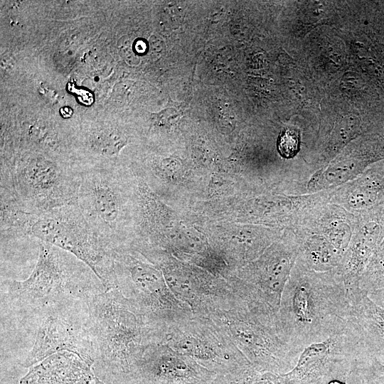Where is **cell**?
I'll list each match as a JSON object with an SVG mask.
<instances>
[{
	"label": "cell",
	"instance_id": "obj_15",
	"mask_svg": "<svg viewBox=\"0 0 384 384\" xmlns=\"http://www.w3.org/2000/svg\"><path fill=\"white\" fill-rule=\"evenodd\" d=\"M92 366L75 353L58 351L28 368L19 384H92Z\"/></svg>",
	"mask_w": 384,
	"mask_h": 384
},
{
	"label": "cell",
	"instance_id": "obj_14",
	"mask_svg": "<svg viewBox=\"0 0 384 384\" xmlns=\"http://www.w3.org/2000/svg\"><path fill=\"white\" fill-rule=\"evenodd\" d=\"M217 374L159 343L142 345L124 384H210Z\"/></svg>",
	"mask_w": 384,
	"mask_h": 384
},
{
	"label": "cell",
	"instance_id": "obj_22",
	"mask_svg": "<svg viewBox=\"0 0 384 384\" xmlns=\"http://www.w3.org/2000/svg\"><path fill=\"white\" fill-rule=\"evenodd\" d=\"M253 384H280L277 374L272 373H260Z\"/></svg>",
	"mask_w": 384,
	"mask_h": 384
},
{
	"label": "cell",
	"instance_id": "obj_6",
	"mask_svg": "<svg viewBox=\"0 0 384 384\" xmlns=\"http://www.w3.org/2000/svg\"><path fill=\"white\" fill-rule=\"evenodd\" d=\"M260 373L284 374L295 366L301 353L282 336L278 316L238 297L229 308L209 316Z\"/></svg>",
	"mask_w": 384,
	"mask_h": 384
},
{
	"label": "cell",
	"instance_id": "obj_3",
	"mask_svg": "<svg viewBox=\"0 0 384 384\" xmlns=\"http://www.w3.org/2000/svg\"><path fill=\"white\" fill-rule=\"evenodd\" d=\"M105 289L94 272L70 253L39 242L36 265L25 280L1 282V304L17 317L58 303L84 300Z\"/></svg>",
	"mask_w": 384,
	"mask_h": 384
},
{
	"label": "cell",
	"instance_id": "obj_25",
	"mask_svg": "<svg viewBox=\"0 0 384 384\" xmlns=\"http://www.w3.org/2000/svg\"><path fill=\"white\" fill-rule=\"evenodd\" d=\"M92 384H107V383H105L104 382L100 380L97 377H95V379L94 382L92 383Z\"/></svg>",
	"mask_w": 384,
	"mask_h": 384
},
{
	"label": "cell",
	"instance_id": "obj_24",
	"mask_svg": "<svg viewBox=\"0 0 384 384\" xmlns=\"http://www.w3.org/2000/svg\"><path fill=\"white\" fill-rule=\"evenodd\" d=\"M327 384H346V382L343 380L334 379L330 380Z\"/></svg>",
	"mask_w": 384,
	"mask_h": 384
},
{
	"label": "cell",
	"instance_id": "obj_17",
	"mask_svg": "<svg viewBox=\"0 0 384 384\" xmlns=\"http://www.w3.org/2000/svg\"><path fill=\"white\" fill-rule=\"evenodd\" d=\"M304 262L306 267L316 271H327L336 267L341 254L331 242L324 240H313L304 247Z\"/></svg>",
	"mask_w": 384,
	"mask_h": 384
},
{
	"label": "cell",
	"instance_id": "obj_19",
	"mask_svg": "<svg viewBox=\"0 0 384 384\" xmlns=\"http://www.w3.org/2000/svg\"><path fill=\"white\" fill-rule=\"evenodd\" d=\"M260 375L251 366L236 373L217 374L210 384H253Z\"/></svg>",
	"mask_w": 384,
	"mask_h": 384
},
{
	"label": "cell",
	"instance_id": "obj_11",
	"mask_svg": "<svg viewBox=\"0 0 384 384\" xmlns=\"http://www.w3.org/2000/svg\"><path fill=\"white\" fill-rule=\"evenodd\" d=\"M369 355L352 324L301 352L292 370L278 375L280 384H327L357 375L358 361Z\"/></svg>",
	"mask_w": 384,
	"mask_h": 384
},
{
	"label": "cell",
	"instance_id": "obj_2",
	"mask_svg": "<svg viewBox=\"0 0 384 384\" xmlns=\"http://www.w3.org/2000/svg\"><path fill=\"white\" fill-rule=\"evenodd\" d=\"M1 240L30 237L68 252L85 264L105 290L117 288L114 250L93 232L76 204L41 213L1 208Z\"/></svg>",
	"mask_w": 384,
	"mask_h": 384
},
{
	"label": "cell",
	"instance_id": "obj_20",
	"mask_svg": "<svg viewBox=\"0 0 384 384\" xmlns=\"http://www.w3.org/2000/svg\"><path fill=\"white\" fill-rule=\"evenodd\" d=\"M299 147V134L292 129H284L277 139V150L284 158H292L298 151Z\"/></svg>",
	"mask_w": 384,
	"mask_h": 384
},
{
	"label": "cell",
	"instance_id": "obj_23",
	"mask_svg": "<svg viewBox=\"0 0 384 384\" xmlns=\"http://www.w3.org/2000/svg\"><path fill=\"white\" fill-rule=\"evenodd\" d=\"M368 296L374 303L384 309V287L369 292Z\"/></svg>",
	"mask_w": 384,
	"mask_h": 384
},
{
	"label": "cell",
	"instance_id": "obj_5",
	"mask_svg": "<svg viewBox=\"0 0 384 384\" xmlns=\"http://www.w3.org/2000/svg\"><path fill=\"white\" fill-rule=\"evenodd\" d=\"M87 304L96 361L124 384L145 343L144 321L119 288L93 294Z\"/></svg>",
	"mask_w": 384,
	"mask_h": 384
},
{
	"label": "cell",
	"instance_id": "obj_1",
	"mask_svg": "<svg viewBox=\"0 0 384 384\" xmlns=\"http://www.w3.org/2000/svg\"><path fill=\"white\" fill-rule=\"evenodd\" d=\"M351 304L340 273L318 272L302 262L293 267L278 314L279 332L302 352L345 329Z\"/></svg>",
	"mask_w": 384,
	"mask_h": 384
},
{
	"label": "cell",
	"instance_id": "obj_13",
	"mask_svg": "<svg viewBox=\"0 0 384 384\" xmlns=\"http://www.w3.org/2000/svg\"><path fill=\"white\" fill-rule=\"evenodd\" d=\"M146 257L160 267L174 295L195 315L209 317L229 308L238 299L228 282L170 262L157 252H150Z\"/></svg>",
	"mask_w": 384,
	"mask_h": 384
},
{
	"label": "cell",
	"instance_id": "obj_18",
	"mask_svg": "<svg viewBox=\"0 0 384 384\" xmlns=\"http://www.w3.org/2000/svg\"><path fill=\"white\" fill-rule=\"evenodd\" d=\"M357 375L368 384H384V365L368 355L359 360Z\"/></svg>",
	"mask_w": 384,
	"mask_h": 384
},
{
	"label": "cell",
	"instance_id": "obj_8",
	"mask_svg": "<svg viewBox=\"0 0 384 384\" xmlns=\"http://www.w3.org/2000/svg\"><path fill=\"white\" fill-rule=\"evenodd\" d=\"M114 270L117 288L142 317L146 336L193 315L191 308L174 295L160 271L129 250L115 252Z\"/></svg>",
	"mask_w": 384,
	"mask_h": 384
},
{
	"label": "cell",
	"instance_id": "obj_4",
	"mask_svg": "<svg viewBox=\"0 0 384 384\" xmlns=\"http://www.w3.org/2000/svg\"><path fill=\"white\" fill-rule=\"evenodd\" d=\"M35 151L1 158V206L41 213L75 204L78 167L60 156Z\"/></svg>",
	"mask_w": 384,
	"mask_h": 384
},
{
	"label": "cell",
	"instance_id": "obj_26",
	"mask_svg": "<svg viewBox=\"0 0 384 384\" xmlns=\"http://www.w3.org/2000/svg\"><path fill=\"white\" fill-rule=\"evenodd\" d=\"M360 384H368V383L363 379H361V383Z\"/></svg>",
	"mask_w": 384,
	"mask_h": 384
},
{
	"label": "cell",
	"instance_id": "obj_21",
	"mask_svg": "<svg viewBox=\"0 0 384 384\" xmlns=\"http://www.w3.org/2000/svg\"><path fill=\"white\" fill-rule=\"evenodd\" d=\"M351 203L355 207H364L370 205L375 198L373 191L370 190L358 191L351 196Z\"/></svg>",
	"mask_w": 384,
	"mask_h": 384
},
{
	"label": "cell",
	"instance_id": "obj_12",
	"mask_svg": "<svg viewBox=\"0 0 384 384\" xmlns=\"http://www.w3.org/2000/svg\"><path fill=\"white\" fill-rule=\"evenodd\" d=\"M295 258L294 250L278 246L228 282L235 295L242 301L278 315L282 293Z\"/></svg>",
	"mask_w": 384,
	"mask_h": 384
},
{
	"label": "cell",
	"instance_id": "obj_16",
	"mask_svg": "<svg viewBox=\"0 0 384 384\" xmlns=\"http://www.w3.org/2000/svg\"><path fill=\"white\" fill-rule=\"evenodd\" d=\"M348 321L369 356L384 365V309L374 303L362 290L348 297Z\"/></svg>",
	"mask_w": 384,
	"mask_h": 384
},
{
	"label": "cell",
	"instance_id": "obj_9",
	"mask_svg": "<svg viewBox=\"0 0 384 384\" xmlns=\"http://www.w3.org/2000/svg\"><path fill=\"white\" fill-rule=\"evenodd\" d=\"M75 204L108 247L127 249L128 193L119 168L80 170Z\"/></svg>",
	"mask_w": 384,
	"mask_h": 384
},
{
	"label": "cell",
	"instance_id": "obj_7",
	"mask_svg": "<svg viewBox=\"0 0 384 384\" xmlns=\"http://www.w3.org/2000/svg\"><path fill=\"white\" fill-rule=\"evenodd\" d=\"M87 299L58 303L17 317L33 338L20 366L30 368L61 351L75 353L93 365L96 356Z\"/></svg>",
	"mask_w": 384,
	"mask_h": 384
},
{
	"label": "cell",
	"instance_id": "obj_10",
	"mask_svg": "<svg viewBox=\"0 0 384 384\" xmlns=\"http://www.w3.org/2000/svg\"><path fill=\"white\" fill-rule=\"evenodd\" d=\"M151 342L186 355L215 373H236L251 363L225 330L210 317L193 314L156 334Z\"/></svg>",
	"mask_w": 384,
	"mask_h": 384
}]
</instances>
